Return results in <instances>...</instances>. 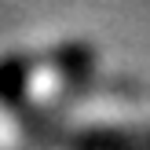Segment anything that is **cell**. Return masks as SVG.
Instances as JSON below:
<instances>
[{
	"label": "cell",
	"mask_w": 150,
	"mask_h": 150,
	"mask_svg": "<svg viewBox=\"0 0 150 150\" xmlns=\"http://www.w3.org/2000/svg\"><path fill=\"white\" fill-rule=\"evenodd\" d=\"M66 150H150V136H128V132H81Z\"/></svg>",
	"instance_id": "obj_1"
}]
</instances>
